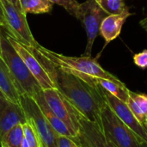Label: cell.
<instances>
[{
	"label": "cell",
	"instance_id": "7c38bea8",
	"mask_svg": "<svg viewBox=\"0 0 147 147\" xmlns=\"http://www.w3.org/2000/svg\"><path fill=\"white\" fill-rule=\"evenodd\" d=\"M27 122L22 106L4 98L0 102V141L15 126Z\"/></svg>",
	"mask_w": 147,
	"mask_h": 147
},
{
	"label": "cell",
	"instance_id": "4316f807",
	"mask_svg": "<svg viewBox=\"0 0 147 147\" xmlns=\"http://www.w3.org/2000/svg\"><path fill=\"white\" fill-rule=\"evenodd\" d=\"M8 1H9L10 3H12L13 4H15L16 7H18V8H20L21 9V5H20V2H19V0H8Z\"/></svg>",
	"mask_w": 147,
	"mask_h": 147
},
{
	"label": "cell",
	"instance_id": "277c9868",
	"mask_svg": "<svg viewBox=\"0 0 147 147\" xmlns=\"http://www.w3.org/2000/svg\"><path fill=\"white\" fill-rule=\"evenodd\" d=\"M99 127L104 136L116 147H147L146 143L124 124L107 103L101 110Z\"/></svg>",
	"mask_w": 147,
	"mask_h": 147
},
{
	"label": "cell",
	"instance_id": "7402d4cb",
	"mask_svg": "<svg viewBox=\"0 0 147 147\" xmlns=\"http://www.w3.org/2000/svg\"><path fill=\"white\" fill-rule=\"evenodd\" d=\"M22 128H23V134H24V138L28 141L29 147H40L39 140L36 136V134L34 132L33 127L28 122H26L22 124Z\"/></svg>",
	"mask_w": 147,
	"mask_h": 147
},
{
	"label": "cell",
	"instance_id": "f546056e",
	"mask_svg": "<svg viewBox=\"0 0 147 147\" xmlns=\"http://www.w3.org/2000/svg\"><path fill=\"white\" fill-rule=\"evenodd\" d=\"M2 55V47H1V30H0V57Z\"/></svg>",
	"mask_w": 147,
	"mask_h": 147
},
{
	"label": "cell",
	"instance_id": "30bf717a",
	"mask_svg": "<svg viewBox=\"0 0 147 147\" xmlns=\"http://www.w3.org/2000/svg\"><path fill=\"white\" fill-rule=\"evenodd\" d=\"M77 110V109H76ZM78 133L71 140L79 147H116L102 134L100 127L86 119L77 110Z\"/></svg>",
	"mask_w": 147,
	"mask_h": 147
},
{
	"label": "cell",
	"instance_id": "44dd1931",
	"mask_svg": "<svg viewBox=\"0 0 147 147\" xmlns=\"http://www.w3.org/2000/svg\"><path fill=\"white\" fill-rule=\"evenodd\" d=\"M53 3H56L63 7L70 15L78 19V9L80 3L77 0H50Z\"/></svg>",
	"mask_w": 147,
	"mask_h": 147
},
{
	"label": "cell",
	"instance_id": "5b68a950",
	"mask_svg": "<svg viewBox=\"0 0 147 147\" xmlns=\"http://www.w3.org/2000/svg\"><path fill=\"white\" fill-rule=\"evenodd\" d=\"M20 105L24 111L27 122L31 125L39 140L40 147H58L59 134L47 121L34 99L28 95H22Z\"/></svg>",
	"mask_w": 147,
	"mask_h": 147
},
{
	"label": "cell",
	"instance_id": "6da1fadb",
	"mask_svg": "<svg viewBox=\"0 0 147 147\" xmlns=\"http://www.w3.org/2000/svg\"><path fill=\"white\" fill-rule=\"evenodd\" d=\"M36 51L56 89L81 115L100 126L101 110L107 103L101 86L94 78H87L63 68Z\"/></svg>",
	"mask_w": 147,
	"mask_h": 147
},
{
	"label": "cell",
	"instance_id": "2e32d148",
	"mask_svg": "<svg viewBox=\"0 0 147 147\" xmlns=\"http://www.w3.org/2000/svg\"><path fill=\"white\" fill-rule=\"evenodd\" d=\"M127 104L138 121L147 128V95L129 90Z\"/></svg>",
	"mask_w": 147,
	"mask_h": 147
},
{
	"label": "cell",
	"instance_id": "8992f818",
	"mask_svg": "<svg viewBox=\"0 0 147 147\" xmlns=\"http://www.w3.org/2000/svg\"><path fill=\"white\" fill-rule=\"evenodd\" d=\"M1 3L5 20V27L3 28L7 29L8 34L19 42L29 47H38L40 44L32 34L26 14L8 0H1Z\"/></svg>",
	"mask_w": 147,
	"mask_h": 147
},
{
	"label": "cell",
	"instance_id": "4fadbf2b",
	"mask_svg": "<svg viewBox=\"0 0 147 147\" xmlns=\"http://www.w3.org/2000/svg\"><path fill=\"white\" fill-rule=\"evenodd\" d=\"M132 15L129 9H127L121 14L109 15L104 18L100 28V34L105 40V46L120 35L124 23Z\"/></svg>",
	"mask_w": 147,
	"mask_h": 147
},
{
	"label": "cell",
	"instance_id": "f1b7e54d",
	"mask_svg": "<svg viewBox=\"0 0 147 147\" xmlns=\"http://www.w3.org/2000/svg\"><path fill=\"white\" fill-rule=\"evenodd\" d=\"M4 98H6V97L4 96V95H3V93H2V92L0 91V102H2V101H3V100L4 99Z\"/></svg>",
	"mask_w": 147,
	"mask_h": 147
},
{
	"label": "cell",
	"instance_id": "3957f363",
	"mask_svg": "<svg viewBox=\"0 0 147 147\" xmlns=\"http://www.w3.org/2000/svg\"><path fill=\"white\" fill-rule=\"evenodd\" d=\"M40 53L47 58L53 63L68 69L82 77L87 78H106L117 83L121 84L122 82L116 78L115 75L111 74L105 69H103L101 65L97 62L96 59H93L91 56H82V57H70L65 56L61 53H55L47 48H45L41 45L35 47Z\"/></svg>",
	"mask_w": 147,
	"mask_h": 147
},
{
	"label": "cell",
	"instance_id": "83f0119b",
	"mask_svg": "<svg viewBox=\"0 0 147 147\" xmlns=\"http://www.w3.org/2000/svg\"><path fill=\"white\" fill-rule=\"evenodd\" d=\"M21 147H29V145L28 143V141L26 140V139L24 138L22 142V145H21Z\"/></svg>",
	"mask_w": 147,
	"mask_h": 147
},
{
	"label": "cell",
	"instance_id": "9c48e42d",
	"mask_svg": "<svg viewBox=\"0 0 147 147\" xmlns=\"http://www.w3.org/2000/svg\"><path fill=\"white\" fill-rule=\"evenodd\" d=\"M43 95L49 108L66 125L72 135V138L76 137L79 128L76 109L68 102L58 89L53 88L43 90Z\"/></svg>",
	"mask_w": 147,
	"mask_h": 147
},
{
	"label": "cell",
	"instance_id": "603a6c76",
	"mask_svg": "<svg viewBox=\"0 0 147 147\" xmlns=\"http://www.w3.org/2000/svg\"><path fill=\"white\" fill-rule=\"evenodd\" d=\"M133 59L134 64L141 68V69H146L147 68V49L143 50L140 53H135L133 56Z\"/></svg>",
	"mask_w": 147,
	"mask_h": 147
},
{
	"label": "cell",
	"instance_id": "7a4b0ae2",
	"mask_svg": "<svg viewBox=\"0 0 147 147\" xmlns=\"http://www.w3.org/2000/svg\"><path fill=\"white\" fill-rule=\"evenodd\" d=\"M1 58L9 68L21 96L25 94L34 98L43 90L27 67L21 56L9 41L6 33L3 31H1Z\"/></svg>",
	"mask_w": 147,
	"mask_h": 147
},
{
	"label": "cell",
	"instance_id": "484cf974",
	"mask_svg": "<svg viewBox=\"0 0 147 147\" xmlns=\"http://www.w3.org/2000/svg\"><path fill=\"white\" fill-rule=\"evenodd\" d=\"M140 26H141L142 28H144L145 29L147 28V16L146 18H144V19H142V20L140 21Z\"/></svg>",
	"mask_w": 147,
	"mask_h": 147
},
{
	"label": "cell",
	"instance_id": "e0dca14e",
	"mask_svg": "<svg viewBox=\"0 0 147 147\" xmlns=\"http://www.w3.org/2000/svg\"><path fill=\"white\" fill-rule=\"evenodd\" d=\"M96 83L99 84L103 90H107L113 96H116L120 100L123 101L124 102L127 103L128 98H129V90L127 88V86L121 83H117L109 79L106 78H94Z\"/></svg>",
	"mask_w": 147,
	"mask_h": 147
},
{
	"label": "cell",
	"instance_id": "ba28073f",
	"mask_svg": "<svg viewBox=\"0 0 147 147\" xmlns=\"http://www.w3.org/2000/svg\"><path fill=\"white\" fill-rule=\"evenodd\" d=\"M6 36L9 41L11 43V45L17 52V53L21 56V58L26 64L27 67L32 73V75L38 81L42 90H47L53 88L56 89L55 84L53 83L49 73L46 70L36 51V48L19 42L8 33L6 34Z\"/></svg>",
	"mask_w": 147,
	"mask_h": 147
},
{
	"label": "cell",
	"instance_id": "4dcf8cb0",
	"mask_svg": "<svg viewBox=\"0 0 147 147\" xmlns=\"http://www.w3.org/2000/svg\"><path fill=\"white\" fill-rule=\"evenodd\" d=\"M72 147H79V146H78V145H77V144H76V143L73 141V145H72Z\"/></svg>",
	"mask_w": 147,
	"mask_h": 147
},
{
	"label": "cell",
	"instance_id": "52a82bcc",
	"mask_svg": "<svg viewBox=\"0 0 147 147\" xmlns=\"http://www.w3.org/2000/svg\"><path fill=\"white\" fill-rule=\"evenodd\" d=\"M108 16L109 14L98 5L96 0H86L80 3L78 19L83 23L87 34V44L84 56H91L94 41L100 33L102 21Z\"/></svg>",
	"mask_w": 147,
	"mask_h": 147
},
{
	"label": "cell",
	"instance_id": "9a60e30c",
	"mask_svg": "<svg viewBox=\"0 0 147 147\" xmlns=\"http://www.w3.org/2000/svg\"><path fill=\"white\" fill-rule=\"evenodd\" d=\"M34 99L36 102V103L38 104L40 110L42 111L44 116L46 117L47 121L50 123L52 127L56 131V133L59 135L65 136V137L71 139L72 135H71L70 130L68 129V127H66V125L52 111V109L49 108L48 104L47 103L44 95H43V90L41 92H40L37 96H35L34 97Z\"/></svg>",
	"mask_w": 147,
	"mask_h": 147
},
{
	"label": "cell",
	"instance_id": "1f68e13d",
	"mask_svg": "<svg viewBox=\"0 0 147 147\" xmlns=\"http://www.w3.org/2000/svg\"><path fill=\"white\" fill-rule=\"evenodd\" d=\"M146 32H147V28H146Z\"/></svg>",
	"mask_w": 147,
	"mask_h": 147
},
{
	"label": "cell",
	"instance_id": "cb8c5ba5",
	"mask_svg": "<svg viewBox=\"0 0 147 147\" xmlns=\"http://www.w3.org/2000/svg\"><path fill=\"white\" fill-rule=\"evenodd\" d=\"M73 140L71 138L59 135L58 137V147H72Z\"/></svg>",
	"mask_w": 147,
	"mask_h": 147
},
{
	"label": "cell",
	"instance_id": "8fae6325",
	"mask_svg": "<svg viewBox=\"0 0 147 147\" xmlns=\"http://www.w3.org/2000/svg\"><path fill=\"white\" fill-rule=\"evenodd\" d=\"M102 91L107 104L115 113V115L136 135H138L145 143L147 144V128L138 121V119L128 108L127 104L123 101L120 100L119 98H117L116 96H113L107 90H103L102 88Z\"/></svg>",
	"mask_w": 147,
	"mask_h": 147
},
{
	"label": "cell",
	"instance_id": "d4e9b609",
	"mask_svg": "<svg viewBox=\"0 0 147 147\" xmlns=\"http://www.w3.org/2000/svg\"><path fill=\"white\" fill-rule=\"evenodd\" d=\"M0 27L4 28L5 27V20H4V14H3V5L0 0Z\"/></svg>",
	"mask_w": 147,
	"mask_h": 147
},
{
	"label": "cell",
	"instance_id": "ac0fdd59",
	"mask_svg": "<svg viewBox=\"0 0 147 147\" xmlns=\"http://www.w3.org/2000/svg\"><path fill=\"white\" fill-rule=\"evenodd\" d=\"M21 9L25 14H44L53 9V3L50 0H19Z\"/></svg>",
	"mask_w": 147,
	"mask_h": 147
},
{
	"label": "cell",
	"instance_id": "5bb4252c",
	"mask_svg": "<svg viewBox=\"0 0 147 147\" xmlns=\"http://www.w3.org/2000/svg\"><path fill=\"white\" fill-rule=\"evenodd\" d=\"M0 91L10 102L20 104L21 93L3 59L0 57Z\"/></svg>",
	"mask_w": 147,
	"mask_h": 147
},
{
	"label": "cell",
	"instance_id": "d6986e66",
	"mask_svg": "<svg viewBox=\"0 0 147 147\" xmlns=\"http://www.w3.org/2000/svg\"><path fill=\"white\" fill-rule=\"evenodd\" d=\"M24 139L22 124H18L11 128L0 141L1 147H21Z\"/></svg>",
	"mask_w": 147,
	"mask_h": 147
},
{
	"label": "cell",
	"instance_id": "ffe728a7",
	"mask_svg": "<svg viewBox=\"0 0 147 147\" xmlns=\"http://www.w3.org/2000/svg\"><path fill=\"white\" fill-rule=\"evenodd\" d=\"M98 5L109 15L121 14L129 7L126 5L125 0H96Z\"/></svg>",
	"mask_w": 147,
	"mask_h": 147
}]
</instances>
